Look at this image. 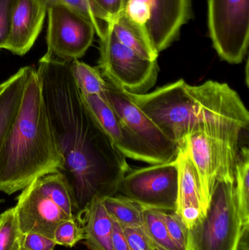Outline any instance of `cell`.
Here are the masks:
<instances>
[{"instance_id": "cell-2", "label": "cell", "mask_w": 249, "mask_h": 250, "mask_svg": "<svg viewBox=\"0 0 249 250\" xmlns=\"http://www.w3.org/2000/svg\"><path fill=\"white\" fill-rule=\"evenodd\" d=\"M127 93L177 145L195 132L213 140L222 154L217 181L235 182L240 135L248 127L249 113L228 83L208 81L191 86L180 79L143 95Z\"/></svg>"}, {"instance_id": "cell-9", "label": "cell", "mask_w": 249, "mask_h": 250, "mask_svg": "<svg viewBox=\"0 0 249 250\" xmlns=\"http://www.w3.org/2000/svg\"><path fill=\"white\" fill-rule=\"evenodd\" d=\"M14 207L23 235L39 233L53 239L54 230L60 223L76 219L74 208L48 193L37 179L22 190Z\"/></svg>"}, {"instance_id": "cell-25", "label": "cell", "mask_w": 249, "mask_h": 250, "mask_svg": "<svg viewBox=\"0 0 249 250\" xmlns=\"http://www.w3.org/2000/svg\"><path fill=\"white\" fill-rule=\"evenodd\" d=\"M83 229L79 226L76 219L63 221L54 232L53 240L57 245L73 248L77 242L83 240Z\"/></svg>"}, {"instance_id": "cell-10", "label": "cell", "mask_w": 249, "mask_h": 250, "mask_svg": "<svg viewBox=\"0 0 249 250\" xmlns=\"http://www.w3.org/2000/svg\"><path fill=\"white\" fill-rule=\"evenodd\" d=\"M105 99L129 128L165 162L175 160L178 145L130 98L127 92L105 79Z\"/></svg>"}, {"instance_id": "cell-8", "label": "cell", "mask_w": 249, "mask_h": 250, "mask_svg": "<svg viewBox=\"0 0 249 250\" xmlns=\"http://www.w3.org/2000/svg\"><path fill=\"white\" fill-rule=\"evenodd\" d=\"M47 13V51L44 56L61 62L81 58L96 34L92 23L67 6H52Z\"/></svg>"}, {"instance_id": "cell-18", "label": "cell", "mask_w": 249, "mask_h": 250, "mask_svg": "<svg viewBox=\"0 0 249 250\" xmlns=\"http://www.w3.org/2000/svg\"><path fill=\"white\" fill-rule=\"evenodd\" d=\"M32 68V66H26L19 69L17 79L0 96V151L17 116Z\"/></svg>"}, {"instance_id": "cell-16", "label": "cell", "mask_w": 249, "mask_h": 250, "mask_svg": "<svg viewBox=\"0 0 249 250\" xmlns=\"http://www.w3.org/2000/svg\"><path fill=\"white\" fill-rule=\"evenodd\" d=\"M76 220L83 229V240L89 249L112 250L114 220L102 198L95 197L84 210L76 214Z\"/></svg>"}, {"instance_id": "cell-12", "label": "cell", "mask_w": 249, "mask_h": 250, "mask_svg": "<svg viewBox=\"0 0 249 250\" xmlns=\"http://www.w3.org/2000/svg\"><path fill=\"white\" fill-rule=\"evenodd\" d=\"M146 6L149 20L144 30L158 53L164 51L178 36L191 13L190 0H140Z\"/></svg>"}, {"instance_id": "cell-22", "label": "cell", "mask_w": 249, "mask_h": 250, "mask_svg": "<svg viewBox=\"0 0 249 250\" xmlns=\"http://www.w3.org/2000/svg\"><path fill=\"white\" fill-rule=\"evenodd\" d=\"M145 230L150 240L159 250H180L171 239L157 209L143 208Z\"/></svg>"}, {"instance_id": "cell-35", "label": "cell", "mask_w": 249, "mask_h": 250, "mask_svg": "<svg viewBox=\"0 0 249 250\" xmlns=\"http://www.w3.org/2000/svg\"><path fill=\"white\" fill-rule=\"evenodd\" d=\"M21 250H26L23 249V248H22Z\"/></svg>"}, {"instance_id": "cell-30", "label": "cell", "mask_w": 249, "mask_h": 250, "mask_svg": "<svg viewBox=\"0 0 249 250\" xmlns=\"http://www.w3.org/2000/svg\"><path fill=\"white\" fill-rule=\"evenodd\" d=\"M56 245L52 239L39 234L29 233L23 234L22 248L26 250H54Z\"/></svg>"}, {"instance_id": "cell-5", "label": "cell", "mask_w": 249, "mask_h": 250, "mask_svg": "<svg viewBox=\"0 0 249 250\" xmlns=\"http://www.w3.org/2000/svg\"><path fill=\"white\" fill-rule=\"evenodd\" d=\"M99 67L105 79L129 93L143 95L157 81V60L151 61L123 45L107 26L100 38Z\"/></svg>"}, {"instance_id": "cell-33", "label": "cell", "mask_w": 249, "mask_h": 250, "mask_svg": "<svg viewBox=\"0 0 249 250\" xmlns=\"http://www.w3.org/2000/svg\"><path fill=\"white\" fill-rule=\"evenodd\" d=\"M4 202V200H1L0 199V204H1V203Z\"/></svg>"}, {"instance_id": "cell-20", "label": "cell", "mask_w": 249, "mask_h": 250, "mask_svg": "<svg viewBox=\"0 0 249 250\" xmlns=\"http://www.w3.org/2000/svg\"><path fill=\"white\" fill-rule=\"evenodd\" d=\"M234 194L243 226H249V151L247 146L238 150L235 162Z\"/></svg>"}, {"instance_id": "cell-4", "label": "cell", "mask_w": 249, "mask_h": 250, "mask_svg": "<svg viewBox=\"0 0 249 250\" xmlns=\"http://www.w3.org/2000/svg\"><path fill=\"white\" fill-rule=\"evenodd\" d=\"M234 184L216 181L206 214L187 230L185 250H237L243 226Z\"/></svg>"}, {"instance_id": "cell-23", "label": "cell", "mask_w": 249, "mask_h": 250, "mask_svg": "<svg viewBox=\"0 0 249 250\" xmlns=\"http://www.w3.org/2000/svg\"><path fill=\"white\" fill-rule=\"evenodd\" d=\"M23 236L15 207L0 214V250H21Z\"/></svg>"}, {"instance_id": "cell-32", "label": "cell", "mask_w": 249, "mask_h": 250, "mask_svg": "<svg viewBox=\"0 0 249 250\" xmlns=\"http://www.w3.org/2000/svg\"><path fill=\"white\" fill-rule=\"evenodd\" d=\"M19 75V71L18 70L15 74H13V76H10L9 79H7V80L4 81L2 83H0V96L4 93V91L8 88V86L17 79L18 76Z\"/></svg>"}, {"instance_id": "cell-7", "label": "cell", "mask_w": 249, "mask_h": 250, "mask_svg": "<svg viewBox=\"0 0 249 250\" xmlns=\"http://www.w3.org/2000/svg\"><path fill=\"white\" fill-rule=\"evenodd\" d=\"M177 187L178 166L173 160L131 169L120 182L118 192L143 208L175 211Z\"/></svg>"}, {"instance_id": "cell-27", "label": "cell", "mask_w": 249, "mask_h": 250, "mask_svg": "<svg viewBox=\"0 0 249 250\" xmlns=\"http://www.w3.org/2000/svg\"><path fill=\"white\" fill-rule=\"evenodd\" d=\"M101 19L108 23L124 13L130 0H89Z\"/></svg>"}, {"instance_id": "cell-19", "label": "cell", "mask_w": 249, "mask_h": 250, "mask_svg": "<svg viewBox=\"0 0 249 250\" xmlns=\"http://www.w3.org/2000/svg\"><path fill=\"white\" fill-rule=\"evenodd\" d=\"M102 201L111 217L122 229H139L146 232L143 207L121 194L106 197Z\"/></svg>"}, {"instance_id": "cell-26", "label": "cell", "mask_w": 249, "mask_h": 250, "mask_svg": "<svg viewBox=\"0 0 249 250\" xmlns=\"http://www.w3.org/2000/svg\"><path fill=\"white\" fill-rule=\"evenodd\" d=\"M158 210V209H157ZM168 229L171 239L180 250H185L187 245V230L185 225L175 211L158 210Z\"/></svg>"}, {"instance_id": "cell-29", "label": "cell", "mask_w": 249, "mask_h": 250, "mask_svg": "<svg viewBox=\"0 0 249 250\" xmlns=\"http://www.w3.org/2000/svg\"><path fill=\"white\" fill-rule=\"evenodd\" d=\"M130 250H154L156 247L143 230L123 229Z\"/></svg>"}, {"instance_id": "cell-21", "label": "cell", "mask_w": 249, "mask_h": 250, "mask_svg": "<svg viewBox=\"0 0 249 250\" xmlns=\"http://www.w3.org/2000/svg\"><path fill=\"white\" fill-rule=\"evenodd\" d=\"M70 70L82 94L99 95L105 99L107 82L98 67L76 60L70 62Z\"/></svg>"}, {"instance_id": "cell-6", "label": "cell", "mask_w": 249, "mask_h": 250, "mask_svg": "<svg viewBox=\"0 0 249 250\" xmlns=\"http://www.w3.org/2000/svg\"><path fill=\"white\" fill-rule=\"evenodd\" d=\"M209 28L222 60L242 62L249 42V0H209Z\"/></svg>"}, {"instance_id": "cell-17", "label": "cell", "mask_w": 249, "mask_h": 250, "mask_svg": "<svg viewBox=\"0 0 249 250\" xmlns=\"http://www.w3.org/2000/svg\"><path fill=\"white\" fill-rule=\"evenodd\" d=\"M108 25L123 45L146 60H157L159 53L151 43L144 29L133 21L124 12Z\"/></svg>"}, {"instance_id": "cell-13", "label": "cell", "mask_w": 249, "mask_h": 250, "mask_svg": "<svg viewBox=\"0 0 249 250\" xmlns=\"http://www.w3.org/2000/svg\"><path fill=\"white\" fill-rule=\"evenodd\" d=\"M178 166V187L175 212L187 229L205 216L198 176L189 154L186 141L178 144L175 158Z\"/></svg>"}, {"instance_id": "cell-28", "label": "cell", "mask_w": 249, "mask_h": 250, "mask_svg": "<svg viewBox=\"0 0 249 250\" xmlns=\"http://www.w3.org/2000/svg\"><path fill=\"white\" fill-rule=\"evenodd\" d=\"M15 1L0 0V49H5L8 41Z\"/></svg>"}, {"instance_id": "cell-3", "label": "cell", "mask_w": 249, "mask_h": 250, "mask_svg": "<svg viewBox=\"0 0 249 250\" xmlns=\"http://www.w3.org/2000/svg\"><path fill=\"white\" fill-rule=\"evenodd\" d=\"M62 165L40 80L32 67L17 116L0 151V192L10 195L23 190L36 179L58 171Z\"/></svg>"}, {"instance_id": "cell-24", "label": "cell", "mask_w": 249, "mask_h": 250, "mask_svg": "<svg viewBox=\"0 0 249 250\" xmlns=\"http://www.w3.org/2000/svg\"><path fill=\"white\" fill-rule=\"evenodd\" d=\"M47 8L55 5L67 6L76 10L87 19L95 27V32L99 39L103 36L108 23L101 19L89 0H38Z\"/></svg>"}, {"instance_id": "cell-15", "label": "cell", "mask_w": 249, "mask_h": 250, "mask_svg": "<svg viewBox=\"0 0 249 250\" xmlns=\"http://www.w3.org/2000/svg\"><path fill=\"white\" fill-rule=\"evenodd\" d=\"M184 140L198 176L206 214L222 165V154L217 144L206 134L195 132Z\"/></svg>"}, {"instance_id": "cell-1", "label": "cell", "mask_w": 249, "mask_h": 250, "mask_svg": "<svg viewBox=\"0 0 249 250\" xmlns=\"http://www.w3.org/2000/svg\"><path fill=\"white\" fill-rule=\"evenodd\" d=\"M70 62L43 56L36 70L63 160L58 172L71 191L76 216L95 197L117 195L120 182L131 168L83 101Z\"/></svg>"}, {"instance_id": "cell-34", "label": "cell", "mask_w": 249, "mask_h": 250, "mask_svg": "<svg viewBox=\"0 0 249 250\" xmlns=\"http://www.w3.org/2000/svg\"><path fill=\"white\" fill-rule=\"evenodd\" d=\"M154 250H159V249H157V248H155Z\"/></svg>"}, {"instance_id": "cell-14", "label": "cell", "mask_w": 249, "mask_h": 250, "mask_svg": "<svg viewBox=\"0 0 249 250\" xmlns=\"http://www.w3.org/2000/svg\"><path fill=\"white\" fill-rule=\"evenodd\" d=\"M47 11L38 0H16L5 49L16 55H25L38 39Z\"/></svg>"}, {"instance_id": "cell-11", "label": "cell", "mask_w": 249, "mask_h": 250, "mask_svg": "<svg viewBox=\"0 0 249 250\" xmlns=\"http://www.w3.org/2000/svg\"><path fill=\"white\" fill-rule=\"evenodd\" d=\"M81 96L115 148L126 158L150 165L166 163L127 126L106 100L96 95L81 93Z\"/></svg>"}, {"instance_id": "cell-31", "label": "cell", "mask_w": 249, "mask_h": 250, "mask_svg": "<svg viewBox=\"0 0 249 250\" xmlns=\"http://www.w3.org/2000/svg\"><path fill=\"white\" fill-rule=\"evenodd\" d=\"M112 250H130L122 227L115 220L112 233Z\"/></svg>"}]
</instances>
